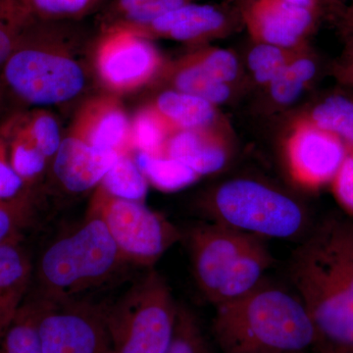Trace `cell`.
<instances>
[{
	"mask_svg": "<svg viewBox=\"0 0 353 353\" xmlns=\"http://www.w3.org/2000/svg\"><path fill=\"white\" fill-rule=\"evenodd\" d=\"M290 277L320 353L353 350V224L327 221L294 252Z\"/></svg>",
	"mask_w": 353,
	"mask_h": 353,
	"instance_id": "6da1fadb",
	"label": "cell"
},
{
	"mask_svg": "<svg viewBox=\"0 0 353 353\" xmlns=\"http://www.w3.org/2000/svg\"><path fill=\"white\" fill-rule=\"evenodd\" d=\"M212 329L222 353H306L317 333L296 294L262 283L234 301L216 305Z\"/></svg>",
	"mask_w": 353,
	"mask_h": 353,
	"instance_id": "7a4b0ae2",
	"label": "cell"
},
{
	"mask_svg": "<svg viewBox=\"0 0 353 353\" xmlns=\"http://www.w3.org/2000/svg\"><path fill=\"white\" fill-rule=\"evenodd\" d=\"M63 23H43L20 32L0 71V94L20 105L38 108L65 103L82 94L87 73L70 53Z\"/></svg>",
	"mask_w": 353,
	"mask_h": 353,
	"instance_id": "3957f363",
	"label": "cell"
},
{
	"mask_svg": "<svg viewBox=\"0 0 353 353\" xmlns=\"http://www.w3.org/2000/svg\"><path fill=\"white\" fill-rule=\"evenodd\" d=\"M126 260L101 216L88 210L85 219L52 241L39 257L37 278L41 299H76L101 287Z\"/></svg>",
	"mask_w": 353,
	"mask_h": 353,
	"instance_id": "277c9868",
	"label": "cell"
},
{
	"mask_svg": "<svg viewBox=\"0 0 353 353\" xmlns=\"http://www.w3.org/2000/svg\"><path fill=\"white\" fill-rule=\"evenodd\" d=\"M188 239L196 284L215 306L256 289L273 263L259 236L217 223L197 225Z\"/></svg>",
	"mask_w": 353,
	"mask_h": 353,
	"instance_id": "5b68a950",
	"label": "cell"
},
{
	"mask_svg": "<svg viewBox=\"0 0 353 353\" xmlns=\"http://www.w3.org/2000/svg\"><path fill=\"white\" fill-rule=\"evenodd\" d=\"M211 221L261 239H292L306 227L299 202L259 181L234 179L219 185L203 204Z\"/></svg>",
	"mask_w": 353,
	"mask_h": 353,
	"instance_id": "8992f818",
	"label": "cell"
},
{
	"mask_svg": "<svg viewBox=\"0 0 353 353\" xmlns=\"http://www.w3.org/2000/svg\"><path fill=\"white\" fill-rule=\"evenodd\" d=\"M179 305L164 278L152 270L119 301L104 307L115 353H165L170 345Z\"/></svg>",
	"mask_w": 353,
	"mask_h": 353,
	"instance_id": "52a82bcc",
	"label": "cell"
},
{
	"mask_svg": "<svg viewBox=\"0 0 353 353\" xmlns=\"http://www.w3.org/2000/svg\"><path fill=\"white\" fill-rule=\"evenodd\" d=\"M88 210L101 216L128 264L150 268L182 239L170 221L143 202L109 196L99 187Z\"/></svg>",
	"mask_w": 353,
	"mask_h": 353,
	"instance_id": "ba28073f",
	"label": "cell"
},
{
	"mask_svg": "<svg viewBox=\"0 0 353 353\" xmlns=\"http://www.w3.org/2000/svg\"><path fill=\"white\" fill-rule=\"evenodd\" d=\"M36 301L43 353H115L103 306L77 299Z\"/></svg>",
	"mask_w": 353,
	"mask_h": 353,
	"instance_id": "9c48e42d",
	"label": "cell"
},
{
	"mask_svg": "<svg viewBox=\"0 0 353 353\" xmlns=\"http://www.w3.org/2000/svg\"><path fill=\"white\" fill-rule=\"evenodd\" d=\"M161 66V57L150 39L122 28L101 29L94 67L109 92H134L154 78Z\"/></svg>",
	"mask_w": 353,
	"mask_h": 353,
	"instance_id": "30bf717a",
	"label": "cell"
},
{
	"mask_svg": "<svg viewBox=\"0 0 353 353\" xmlns=\"http://www.w3.org/2000/svg\"><path fill=\"white\" fill-rule=\"evenodd\" d=\"M347 154V146L308 119L294 129L288 143L290 175L310 189L332 182Z\"/></svg>",
	"mask_w": 353,
	"mask_h": 353,
	"instance_id": "8fae6325",
	"label": "cell"
},
{
	"mask_svg": "<svg viewBox=\"0 0 353 353\" xmlns=\"http://www.w3.org/2000/svg\"><path fill=\"white\" fill-rule=\"evenodd\" d=\"M315 11L281 0H246L243 19L256 43L299 50L314 23Z\"/></svg>",
	"mask_w": 353,
	"mask_h": 353,
	"instance_id": "7c38bea8",
	"label": "cell"
},
{
	"mask_svg": "<svg viewBox=\"0 0 353 353\" xmlns=\"http://www.w3.org/2000/svg\"><path fill=\"white\" fill-rule=\"evenodd\" d=\"M130 125L131 120L117 97L106 94L83 104L69 132L95 148L131 153Z\"/></svg>",
	"mask_w": 353,
	"mask_h": 353,
	"instance_id": "4fadbf2b",
	"label": "cell"
},
{
	"mask_svg": "<svg viewBox=\"0 0 353 353\" xmlns=\"http://www.w3.org/2000/svg\"><path fill=\"white\" fill-rule=\"evenodd\" d=\"M121 153L88 145L66 134L53 159V173L60 185L73 194L97 188Z\"/></svg>",
	"mask_w": 353,
	"mask_h": 353,
	"instance_id": "5bb4252c",
	"label": "cell"
},
{
	"mask_svg": "<svg viewBox=\"0 0 353 353\" xmlns=\"http://www.w3.org/2000/svg\"><path fill=\"white\" fill-rule=\"evenodd\" d=\"M228 26L226 14L217 7L189 2L160 16L150 24L128 31L148 39L162 38L194 43L220 36L227 31Z\"/></svg>",
	"mask_w": 353,
	"mask_h": 353,
	"instance_id": "9a60e30c",
	"label": "cell"
},
{
	"mask_svg": "<svg viewBox=\"0 0 353 353\" xmlns=\"http://www.w3.org/2000/svg\"><path fill=\"white\" fill-rule=\"evenodd\" d=\"M164 157L183 162L201 176L222 170L229 159V150L225 139L212 128L187 130L169 137Z\"/></svg>",
	"mask_w": 353,
	"mask_h": 353,
	"instance_id": "2e32d148",
	"label": "cell"
},
{
	"mask_svg": "<svg viewBox=\"0 0 353 353\" xmlns=\"http://www.w3.org/2000/svg\"><path fill=\"white\" fill-rule=\"evenodd\" d=\"M103 0H0V19L17 32L43 23L79 20Z\"/></svg>",
	"mask_w": 353,
	"mask_h": 353,
	"instance_id": "e0dca14e",
	"label": "cell"
},
{
	"mask_svg": "<svg viewBox=\"0 0 353 353\" xmlns=\"http://www.w3.org/2000/svg\"><path fill=\"white\" fill-rule=\"evenodd\" d=\"M18 241L0 245V340L22 307L32 267Z\"/></svg>",
	"mask_w": 353,
	"mask_h": 353,
	"instance_id": "ac0fdd59",
	"label": "cell"
},
{
	"mask_svg": "<svg viewBox=\"0 0 353 353\" xmlns=\"http://www.w3.org/2000/svg\"><path fill=\"white\" fill-rule=\"evenodd\" d=\"M150 106L173 132L212 128L217 117L214 104L175 90H165Z\"/></svg>",
	"mask_w": 353,
	"mask_h": 353,
	"instance_id": "d6986e66",
	"label": "cell"
},
{
	"mask_svg": "<svg viewBox=\"0 0 353 353\" xmlns=\"http://www.w3.org/2000/svg\"><path fill=\"white\" fill-rule=\"evenodd\" d=\"M189 2L192 0H110L101 14V27L127 30L143 27Z\"/></svg>",
	"mask_w": 353,
	"mask_h": 353,
	"instance_id": "ffe728a7",
	"label": "cell"
},
{
	"mask_svg": "<svg viewBox=\"0 0 353 353\" xmlns=\"http://www.w3.org/2000/svg\"><path fill=\"white\" fill-rule=\"evenodd\" d=\"M165 78L172 85V90L185 92L205 99L217 105L231 95L230 85L221 83L185 55L172 65Z\"/></svg>",
	"mask_w": 353,
	"mask_h": 353,
	"instance_id": "44dd1931",
	"label": "cell"
},
{
	"mask_svg": "<svg viewBox=\"0 0 353 353\" xmlns=\"http://www.w3.org/2000/svg\"><path fill=\"white\" fill-rule=\"evenodd\" d=\"M8 121L9 161L27 187L43 175L48 159L30 136L21 112L13 114Z\"/></svg>",
	"mask_w": 353,
	"mask_h": 353,
	"instance_id": "7402d4cb",
	"label": "cell"
},
{
	"mask_svg": "<svg viewBox=\"0 0 353 353\" xmlns=\"http://www.w3.org/2000/svg\"><path fill=\"white\" fill-rule=\"evenodd\" d=\"M134 160L148 183L162 192H176L185 189L199 180V176L188 165L164 157H154L136 152Z\"/></svg>",
	"mask_w": 353,
	"mask_h": 353,
	"instance_id": "603a6c76",
	"label": "cell"
},
{
	"mask_svg": "<svg viewBox=\"0 0 353 353\" xmlns=\"http://www.w3.org/2000/svg\"><path fill=\"white\" fill-rule=\"evenodd\" d=\"M97 187L117 199L143 202L148 182L131 153H121Z\"/></svg>",
	"mask_w": 353,
	"mask_h": 353,
	"instance_id": "cb8c5ba5",
	"label": "cell"
},
{
	"mask_svg": "<svg viewBox=\"0 0 353 353\" xmlns=\"http://www.w3.org/2000/svg\"><path fill=\"white\" fill-rule=\"evenodd\" d=\"M173 134L159 114L148 105L141 109L130 125V152L162 157L169 137Z\"/></svg>",
	"mask_w": 353,
	"mask_h": 353,
	"instance_id": "d4e9b609",
	"label": "cell"
},
{
	"mask_svg": "<svg viewBox=\"0 0 353 353\" xmlns=\"http://www.w3.org/2000/svg\"><path fill=\"white\" fill-rule=\"evenodd\" d=\"M0 353H43L36 301L23 304L0 340Z\"/></svg>",
	"mask_w": 353,
	"mask_h": 353,
	"instance_id": "484cf974",
	"label": "cell"
},
{
	"mask_svg": "<svg viewBox=\"0 0 353 353\" xmlns=\"http://www.w3.org/2000/svg\"><path fill=\"white\" fill-rule=\"evenodd\" d=\"M316 126L340 138L353 148V101L341 95L325 99L313 109L308 118Z\"/></svg>",
	"mask_w": 353,
	"mask_h": 353,
	"instance_id": "4316f807",
	"label": "cell"
},
{
	"mask_svg": "<svg viewBox=\"0 0 353 353\" xmlns=\"http://www.w3.org/2000/svg\"><path fill=\"white\" fill-rule=\"evenodd\" d=\"M315 73L314 61L296 53V57L269 85L272 99L281 105L292 103L299 99Z\"/></svg>",
	"mask_w": 353,
	"mask_h": 353,
	"instance_id": "83f0119b",
	"label": "cell"
},
{
	"mask_svg": "<svg viewBox=\"0 0 353 353\" xmlns=\"http://www.w3.org/2000/svg\"><path fill=\"white\" fill-rule=\"evenodd\" d=\"M299 51L267 43H256L248 53V64L255 80L270 85Z\"/></svg>",
	"mask_w": 353,
	"mask_h": 353,
	"instance_id": "f1b7e54d",
	"label": "cell"
},
{
	"mask_svg": "<svg viewBox=\"0 0 353 353\" xmlns=\"http://www.w3.org/2000/svg\"><path fill=\"white\" fill-rule=\"evenodd\" d=\"M21 116L30 136L41 152L48 160L52 159L63 139L57 117L44 109L21 112Z\"/></svg>",
	"mask_w": 353,
	"mask_h": 353,
	"instance_id": "f546056e",
	"label": "cell"
},
{
	"mask_svg": "<svg viewBox=\"0 0 353 353\" xmlns=\"http://www.w3.org/2000/svg\"><path fill=\"white\" fill-rule=\"evenodd\" d=\"M165 353H210L196 316L185 306L179 305L175 332Z\"/></svg>",
	"mask_w": 353,
	"mask_h": 353,
	"instance_id": "4dcf8cb0",
	"label": "cell"
},
{
	"mask_svg": "<svg viewBox=\"0 0 353 353\" xmlns=\"http://www.w3.org/2000/svg\"><path fill=\"white\" fill-rule=\"evenodd\" d=\"M30 192L9 201H0V245L19 241L20 231L31 220Z\"/></svg>",
	"mask_w": 353,
	"mask_h": 353,
	"instance_id": "1f68e13d",
	"label": "cell"
},
{
	"mask_svg": "<svg viewBox=\"0 0 353 353\" xmlns=\"http://www.w3.org/2000/svg\"><path fill=\"white\" fill-rule=\"evenodd\" d=\"M188 55L221 83L230 85L238 77V59L231 51L222 48H204Z\"/></svg>",
	"mask_w": 353,
	"mask_h": 353,
	"instance_id": "d6a6232c",
	"label": "cell"
},
{
	"mask_svg": "<svg viewBox=\"0 0 353 353\" xmlns=\"http://www.w3.org/2000/svg\"><path fill=\"white\" fill-rule=\"evenodd\" d=\"M8 130L6 119L0 124V201H13L29 192V188L9 161Z\"/></svg>",
	"mask_w": 353,
	"mask_h": 353,
	"instance_id": "836d02e7",
	"label": "cell"
},
{
	"mask_svg": "<svg viewBox=\"0 0 353 353\" xmlns=\"http://www.w3.org/2000/svg\"><path fill=\"white\" fill-rule=\"evenodd\" d=\"M332 183L339 203L353 214V148H347V157Z\"/></svg>",
	"mask_w": 353,
	"mask_h": 353,
	"instance_id": "e575fe53",
	"label": "cell"
},
{
	"mask_svg": "<svg viewBox=\"0 0 353 353\" xmlns=\"http://www.w3.org/2000/svg\"><path fill=\"white\" fill-rule=\"evenodd\" d=\"M20 32L0 19V71L19 41Z\"/></svg>",
	"mask_w": 353,
	"mask_h": 353,
	"instance_id": "d590c367",
	"label": "cell"
},
{
	"mask_svg": "<svg viewBox=\"0 0 353 353\" xmlns=\"http://www.w3.org/2000/svg\"><path fill=\"white\" fill-rule=\"evenodd\" d=\"M281 1L287 2V3L294 4V6L304 7V8L310 9L315 11L317 6V0H281Z\"/></svg>",
	"mask_w": 353,
	"mask_h": 353,
	"instance_id": "8d00e7d4",
	"label": "cell"
},
{
	"mask_svg": "<svg viewBox=\"0 0 353 353\" xmlns=\"http://www.w3.org/2000/svg\"><path fill=\"white\" fill-rule=\"evenodd\" d=\"M334 353H353V350H341V352H336Z\"/></svg>",
	"mask_w": 353,
	"mask_h": 353,
	"instance_id": "74e56055",
	"label": "cell"
},
{
	"mask_svg": "<svg viewBox=\"0 0 353 353\" xmlns=\"http://www.w3.org/2000/svg\"><path fill=\"white\" fill-rule=\"evenodd\" d=\"M352 72H353V70H352Z\"/></svg>",
	"mask_w": 353,
	"mask_h": 353,
	"instance_id": "f35d334b",
	"label": "cell"
}]
</instances>
